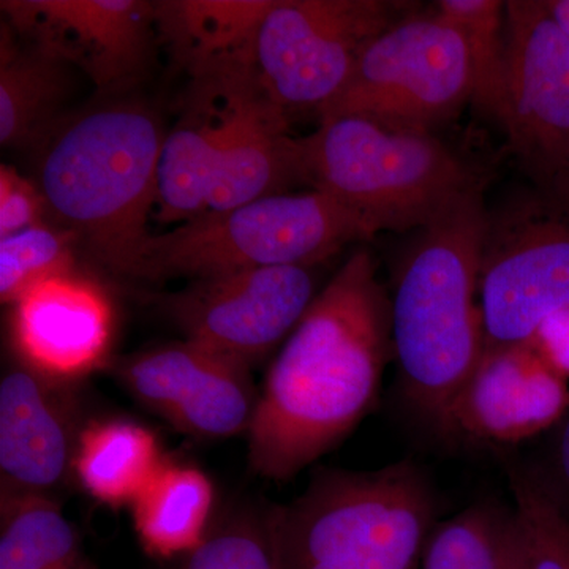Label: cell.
I'll return each mask as SVG.
<instances>
[{"instance_id":"6da1fadb","label":"cell","mask_w":569,"mask_h":569,"mask_svg":"<svg viewBox=\"0 0 569 569\" xmlns=\"http://www.w3.org/2000/svg\"><path fill=\"white\" fill-rule=\"evenodd\" d=\"M389 361L391 298L358 250L269 366L247 432L253 473L291 481L346 440L376 407Z\"/></svg>"},{"instance_id":"7a4b0ae2","label":"cell","mask_w":569,"mask_h":569,"mask_svg":"<svg viewBox=\"0 0 569 569\" xmlns=\"http://www.w3.org/2000/svg\"><path fill=\"white\" fill-rule=\"evenodd\" d=\"M486 211L477 186L419 230L389 296L400 392L438 433L486 351L479 301Z\"/></svg>"},{"instance_id":"3957f363","label":"cell","mask_w":569,"mask_h":569,"mask_svg":"<svg viewBox=\"0 0 569 569\" xmlns=\"http://www.w3.org/2000/svg\"><path fill=\"white\" fill-rule=\"evenodd\" d=\"M167 133L133 100L89 108L41 146L39 187L56 224L112 274L129 277L157 204V170Z\"/></svg>"},{"instance_id":"277c9868","label":"cell","mask_w":569,"mask_h":569,"mask_svg":"<svg viewBox=\"0 0 569 569\" xmlns=\"http://www.w3.org/2000/svg\"><path fill=\"white\" fill-rule=\"evenodd\" d=\"M437 493L413 459L378 470L317 468L305 492L268 505L280 569H419Z\"/></svg>"},{"instance_id":"5b68a950","label":"cell","mask_w":569,"mask_h":569,"mask_svg":"<svg viewBox=\"0 0 569 569\" xmlns=\"http://www.w3.org/2000/svg\"><path fill=\"white\" fill-rule=\"evenodd\" d=\"M305 182L380 231L422 230L451 208L477 176L426 130L358 116L326 119L299 138Z\"/></svg>"},{"instance_id":"8992f818","label":"cell","mask_w":569,"mask_h":569,"mask_svg":"<svg viewBox=\"0 0 569 569\" xmlns=\"http://www.w3.org/2000/svg\"><path fill=\"white\" fill-rule=\"evenodd\" d=\"M378 231L359 213L312 189L204 212L142 242L130 279L200 280L268 266L317 264Z\"/></svg>"},{"instance_id":"52a82bcc","label":"cell","mask_w":569,"mask_h":569,"mask_svg":"<svg viewBox=\"0 0 569 569\" xmlns=\"http://www.w3.org/2000/svg\"><path fill=\"white\" fill-rule=\"evenodd\" d=\"M479 301L486 348L529 342L569 310V192L530 186L486 211Z\"/></svg>"},{"instance_id":"ba28073f","label":"cell","mask_w":569,"mask_h":569,"mask_svg":"<svg viewBox=\"0 0 569 569\" xmlns=\"http://www.w3.org/2000/svg\"><path fill=\"white\" fill-rule=\"evenodd\" d=\"M397 10L387 0H271L254 32V77L287 114H320Z\"/></svg>"},{"instance_id":"9c48e42d","label":"cell","mask_w":569,"mask_h":569,"mask_svg":"<svg viewBox=\"0 0 569 569\" xmlns=\"http://www.w3.org/2000/svg\"><path fill=\"white\" fill-rule=\"evenodd\" d=\"M471 102V70L462 36L436 10L410 17L362 52L342 92L318 114L358 116L430 132Z\"/></svg>"},{"instance_id":"30bf717a","label":"cell","mask_w":569,"mask_h":569,"mask_svg":"<svg viewBox=\"0 0 569 569\" xmlns=\"http://www.w3.org/2000/svg\"><path fill=\"white\" fill-rule=\"evenodd\" d=\"M316 268L268 266L193 280L163 298L187 342L252 367L301 323L320 291Z\"/></svg>"},{"instance_id":"8fae6325","label":"cell","mask_w":569,"mask_h":569,"mask_svg":"<svg viewBox=\"0 0 569 569\" xmlns=\"http://www.w3.org/2000/svg\"><path fill=\"white\" fill-rule=\"evenodd\" d=\"M512 151L531 186L569 192V40L545 2H505Z\"/></svg>"},{"instance_id":"7c38bea8","label":"cell","mask_w":569,"mask_h":569,"mask_svg":"<svg viewBox=\"0 0 569 569\" xmlns=\"http://www.w3.org/2000/svg\"><path fill=\"white\" fill-rule=\"evenodd\" d=\"M116 376L138 402L201 440L249 432L260 396L249 367L187 340L129 356Z\"/></svg>"},{"instance_id":"4fadbf2b","label":"cell","mask_w":569,"mask_h":569,"mask_svg":"<svg viewBox=\"0 0 569 569\" xmlns=\"http://www.w3.org/2000/svg\"><path fill=\"white\" fill-rule=\"evenodd\" d=\"M88 422L78 383L14 359L0 381V498H58Z\"/></svg>"},{"instance_id":"5bb4252c","label":"cell","mask_w":569,"mask_h":569,"mask_svg":"<svg viewBox=\"0 0 569 569\" xmlns=\"http://www.w3.org/2000/svg\"><path fill=\"white\" fill-rule=\"evenodd\" d=\"M14 31L80 67L100 92L132 88L152 54L153 3L138 0L2 2Z\"/></svg>"},{"instance_id":"9a60e30c","label":"cell","mask_w":569,"mask_h":569,"mask_svg":"<svg viewBox=\"0 0 569 569\" xmlns=\"http://www.w3.org/2000/svg\"><path fill=\"white\" fill-rule=\"evenodd\" d=\"M568 407L563 378L529 342L489 347L449 407L440 436L515 447L548 432Z\"/></svg>"},{"instance_id":"2e32d148","label":"cell","mask_w":569,"mask_h":569,"mask_svg":"<svg viewBox=\"0 0 569 569\" xmlns=\"http://www.w3.org/2000/svg\"><path fill=\"white\" fill-rule=\"evenodd\" d=\"M112 323L103 288L74 272L33 284L14 302L11 342L24 365L78 383L107 359Z\"/></svg>"},{"instance_id":"e0dca14e","label":"cell","mask_w":569,"mask_h":569,"mask_svg":"<svg viewBox=\"0 0 569 569\" xmlns=\"http://www.w3.org/2000/svg\"><path fill=\"white\" fill-rule=\"evenodd\" d=\"M298 182H305L301 148L287 112L261 89L247 93L220 152L206 212L288 193Z\"/></svg>"},{"instance_id":"ac0fdd59","label":"cell","mask_w":569,"mask_h":569,"mask_svg":"<svg viewBox=\"0 0 569 569\" xmlns=\"http://www.w3.org/2000/svg\"><path fill=\"white\" fill-rule=\"evenodd\" d=\"M194 84L193 108L164 137L157 170V204L164 223L187 222L208 211V197L239 103L257 82Z\"/></svg>"},{"instance_id":"d6986e66","label":"cell","mask_w":569,"mask_h":569,"mask_svg":"<svg viewBox=\"0 0 569 569\" xmlns=\"http://www.w3.org/2000/svg\"><path fill=\"white\" fill-rule=\"evenodd\" d=\"M271 0L153 3L156 26L194 81L253 67V40Z\"/></svg>"},{"instance_id":"ffe728a7","label":"cell","mask_w":569,"mask_h":569,"mask_svg":"<svg viewBox=\"0 0 569 569\" xmlns=\"http://www.w3.org/2000/svg\"><path fill=\"white\" fill-rule=\"evenodd\" d=\"M10 26L0 41V142L3 148L31 149L61 126L70 97L71 69L66 59L29 41L18 47Z\"/></svg>"},{"instance_id":"44dd1931","label":"cell","mask_w":569,"mask_h":569,"mask_svg":"<svg viewBox=\"0 0 569 569\" xmlns=\"http://www.w3.org/2000/svg\"><path fill=\"white\" fill-rule=\"evenodd\" d=\"M212 508L211 479L197 467L164 459L132 503L134 531L149 557L171 563L204 541Z\"/></svg>"},{"instance_id":"7402d4cb","label":"cell","mask_w":569,"mask_h":569,"mask_svg":"<svg viewBox=\"0 0 569 569\" xmlns=\"http://www.w3.org/2000/svg\"><path fill=\"white\" fill-rule=\"evenodd\" d=\"M163 460L159 441L146 427L123 419L89 421L73 477L93 500L111 508L132 507Z\"/></svg>"},{"instance_id":"603a6c76","label":"cell","mask_w":569,"mask_h":569,"mask_svg":"<svg viewBox=\"0 0 569 569\" xmlns=\"http://www.w3.org/2000/svg\"><path fill=\"white\" fill-rule=\"evenodd\" d=\"M0 569H100L58 498H0Z\"/></svg>"},{"instance_id":"cb8c5ba5","label":"cell","mask_w":569,"mask_h":569,"mask_svg":"<svg viewBox=\"0 0 569 569\" xmlns=\"http://www.w3.org/2000/svg\"><path fill=\"white\" fill-rule=\"evenodd\" d=\"M515 546V509L481 500L438 520L427 539L421 569H508Z\"/></svg>"},{"instance_id":"d4e9b609","label":"cell","mask_w":569,"mask_h":569,"mask_svg":"<svg viewBox=\"0 0 569 569\" xmlns=\"http://www.w3.org/2000/svg\"><path fill=\"white\" fill-rule=\"evenodd\" d=\"M438 13L462 36L471 70V102L505 129L508 119V47L505 2L440 0Z\"/></svg>"},{"instance_id":"484cf974","label":"cell","mask_w":569,"mask_h":569,"mask_svg":"<svg viewBox=\"0 0 569 569\" xmlns=\"http://www.w3.org/2000/svg\"><path fill=\"white\" fill-rule=\"evenodd\" d=\"M170 569H280L268 507L236 508L217 518L204 541Z\"/></svg>"},{"instance_id":"4316f807","label":"cell","mask_w":569,"mask_h":569,"mask_svg":"<svg viewBox=\"0 0 569 569\" xmlns=\"http://www.w3.org/2000/svg\"><path fill=\"white\" fill-rule=\"evenodd\" d=\"M78 241L70 231L47 222L0 239V299L13 306L33 284L74 274Z\"/></svg>"},{"instance_id":"83f0119b","label":"cell","mask_w":569,"mask_h":569,"mask_svg":"<svg viewBox=\"0 0 569 569\" xmlns=\"http://www.w3.org/2000/svg\"><path fill=\"white\" fill-rule=\"evenodd\" d=\"M518 529V569H569V522L522 466L508 470Z\"/></svg>"},{"instance_id":"f1b7e54d","label":"cell","mask_w":569,"mask_h":569,"mask_svg":"<svg viewBox=\"0 0 569 569\" xmlns=\"http://www.w3.org/2000/svg\"><path fill=\"white\" fill-rule=\"evenodd\" d=\"M531 482L569 522V407L548 430L533 463L522 466Z\"/></svg>"},{"instance_id":"f546056e","label":"cell","mask_w":569,"mask_h":569,"mask_svg":"<svg viewBox=\"0 0 569 569\" xmlns=\"http://www.w3.org/2000/svg\"><path fill=\"white\" fill-rule=\"evenodd\" d=\"M47 200L40 187L7 164L0 168V239L44 222Z\"/></svg>"},{"instance_id":"4dcf8cb0","label":"cell","mask_w":569,"mask_h":569,"mask_svg":"<svg viewBox=\"0 0 569 569\" xmlns=\"http://www.w3.org/2000/svg\"><path fill=\"white\" fill-rule=\"evenodd\" d=\"M529 343L553 372L569 376V310L550 317Z\"/></svg>"},{"instance_id":"1f68e13d","label":"cell","mask_w":569,"mask_h":569,"mask_svg":"<svg viewBox=\"0 0 569 569\" xmlns=\"http://www.w3.org/2000/svg\"><path fill=\"white\" fill-rule=\"evenodd\" d=\"M546 10L569 40V0H545Z\"/></svg>"},{"instance_id":"d6a6232c","label":"cell","mask_w":569,"mask_h":569,"mask_svg":"<svg viewBox=\"0 0 569 569\" xmlns=\"http://www.w3.org/2000/svg\"><path fill=\"white\" fill-rule=\"evenodd\" d=\"M508 569H518V529H516L515 552H512L511 561H509Z\"/></svg>"}]
</instances>
